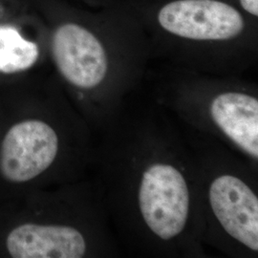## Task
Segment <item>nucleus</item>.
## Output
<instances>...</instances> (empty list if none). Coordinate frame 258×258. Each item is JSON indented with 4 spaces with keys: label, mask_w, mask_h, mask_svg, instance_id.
Here are the masks:
<instances>
[{
    "label": "nucleus",
    "mask_w": 258,
    "mask_h": 258,
    "mask_svg": "<svg viewBox=\"0 0 258 258\" xmlns=\"http://www.w3.org/2000/svg\"><path fill=\"white\" fill-rule=\"evenodd\" d=\"M59 149L57 133L48 122L24 118L13 123L0 143V176L10 184L23 185L44 173Z\"/></svg>",
    "instance_id": "nucleus-1"
},
{
    "label": "nucleus",
    "mask_w": 258,
    "mask_h": 258,
    "mask_svg": "<svg viewBox=\"0 0 258 258\" xmlns=\"http://www.w3.org/2000/svg\"><path fill=\"white\" fill-rule=\"evenodd\" d=\"M139 205L147 226L161 239L184 231L189 211V192L183 174L173 166L154 164L143 173Z\"/></svg>",
    "instance_id": "nucleus-2"
},
{
    "label": "nucleus",
    "mask_w": 258,
    "mask_h": 258,
    "mask_svg": "<svg viewBox=\"0 0 258 258\" xmlns=\"http://www.w3.org/2000/svg\"><path fill=\"white\" fill-rule=\"evenodd\" d=\"M168 33L194 40H227L244 29L239 12L218 0H176L158 14Z\"/></svg>",
    "instance_id": "nucleus-3"
},
{
    "label": "nucleus",
    "mask_w": 258,
    "mask_h": 258,
    "mask_svg": "<svg viewBox=\"0 0 258 258\" xmlns=\"http://www.w3.org/2000/svg\"><path fill=\"white\" fill-rule=\"evenodd\" d=\"M52 55L55 66L75 87L88 90L104 80L108 60L100 40L76 23L57 28L52 38Z\"/></svg>",
    "instance_id": "nucleus-4"
},
{
    "label": "nucleus",
    "mask_w": 258,
    "mask_h": 258,
    "mask_svg": "<svg viewBox=\"0 0 258 258\" xmlns=\"http://www.w3.org/2000/svg\"><path fill=\"white\" fill-rule=\"evenodd\" d=\"M210 203L223 229L257 251L258 199L249 185L235 176H219L211 184Z\"/></svg>",
    "instance_id": "nucleus-5"
},
{
    "label": "nucleus",
    "mask_w": 258,
    "mask_h": 258,
    "mask_svg": "<svg viewBox=\"0 0 258 258\" xmlns=\"http://www.w3.org/2000/svg\"><path fill=\"white\" fill-rule=\"evenodd\" d=\"M4 247L13 258H81L87 249L83 233L73 227L33 222L13 228Z\"/></svg>",
    "instance_id": "nucleus-6"
},
{
    "label": "nucleus",
    "mask_w": 258,
    "mask_h": 258,
    "mask_svg": "<svg viewBox=\"0 0 258 258\" xmlns=\"http://www.w3.org/2000/svg\"><path fill=\"white\" fill-rule=\"evenodd\" d=\"M211 115L218 127L255 159L258 158V101L238 92L223 93L212 102Z\"/></svg>",
    "instance_id": "nucleus-7"
},
{
    "label": "nucleus",
    "mask_w": 258,
    "mask_h": 258,
    "mask_svg": "<svg viewBox=\"0 0 258 258\" xmlns=\"http://www.w3.org/2000/svg\"><path fill=\"white\" fill-rule=\"evenodd\" d=\"M37 43L27 39L17 28L0 25V74L21 73L38 59Z\"/></svg>",
    "instance_id": "nucleus-8"
},
{
    "label": "nucleus",
    "mask_w": 258,
    "mask_h": 258,
    "mask_svg": "<svg viewBox=\"0 0 258 258\" xmlns=\"http://www.w3.org/2000/svg\"><path fill=\"white\" fill-rule=\"evenodd\" d=\"M243 9L252 16H258V0H240Z\"/></svg>",
    "instance_id": "nucleus-9"
}]
</instances>
